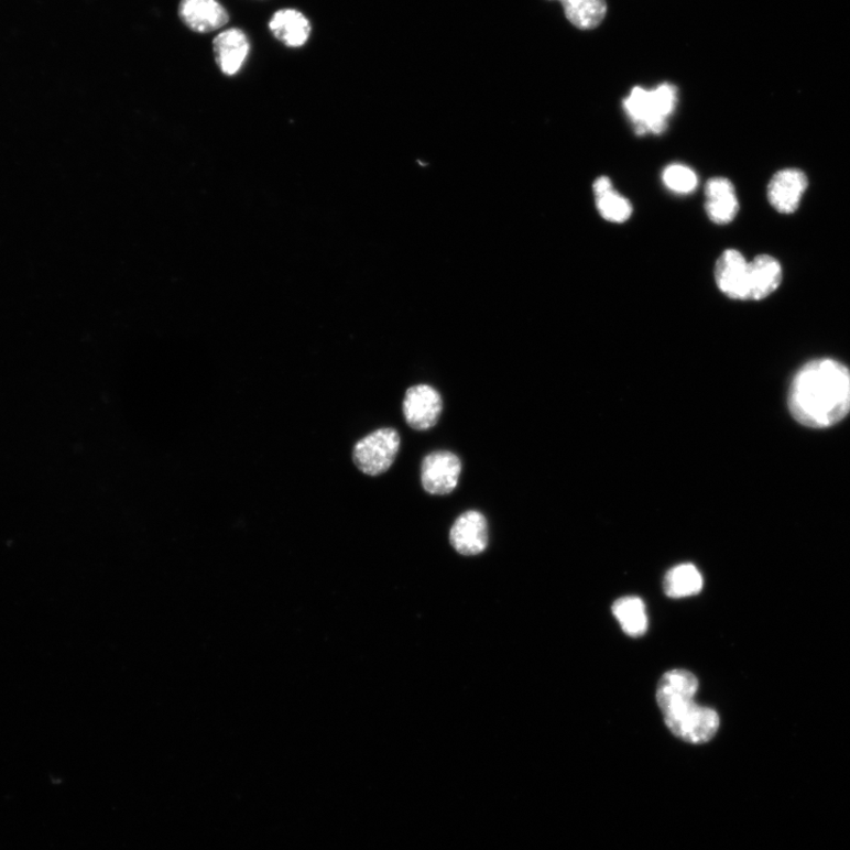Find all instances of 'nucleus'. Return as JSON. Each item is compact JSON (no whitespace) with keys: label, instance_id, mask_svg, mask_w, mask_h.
Wrapping results in <instances>:
<instances>
[{"label":"nucleus","instance_id":"nucleus-2","mask_svg":"<svg viewBox=\"0 0 850 850\" xmlns=\"http://www.w3.org/2000/svg\"><path fill=\"white\" fill-rule=\"evenodd\" d=\"M678 105V89L663 84L656 89L634 87L623 102L636 135L663 134Z\"/></svg>","mask_w":850,"mask_h":850},{"label":"nucleus","instance_id":"nucleus-15","mask_svg":"<svg viewBox=\"0 0 850 850\" xmlns=\"http://www.w3.org/2000/svg\"><path fill=\"white\" fill-rule=\"evenodd\" d=\"M272 35L288 47L304 46L310 36V24L298 10L276 11L269 23Z\"/></svg>","mask_w":850,"mask_h":850},{"label":"nucleus","instance_id":"nucleus-11","mask_svg":"<svg viewBox=\"0 0 850 850\" xmlns=\"http://www.w3.org/2000/svg\"><path fill=\"white\" fill-rule=\"evenodd\" d=\"M698 686L696 676L685 669L666 673L657 688V701L664 716L694 701Z\"/></svg>","mask_w":850,"mask_h":850},{"label":"nucleus","instance_id":"nucleus-8","mask_svg":"<svg viewBox=\"0 0 850 850\" xmlns=\"http://www.w3.org/2000/svg\"><path fill=\"white\" fill-rule=\"evenodd\" d=\"M749 261L738 250H727L717 260L716 284L733 301H748Z\"/></svg>","mask_w":850,"mask_h":850},{"label":"nucleus","instance_id":"nucleus-12","mask_svg":"<svg viewBox=\"0 0 850 850\" xmlns=\"http://www.w3.org/2000/svg\"><path fill=\"white\" fill-rule=\"evenodd\" d=\"M250 41L240 29L232 28L221 32L212 41V52L219 69L227 76L237 75L250 54Z\"/></svg>","mask_w":850,"mask_h":850},{"label":"nucleus","instance_id":"nucleus-18","mask_svg":"<svg viewBox=\"0 0 850 850\" xmlns=\"http://www.w3.org/2000/svg\"><path fill=\"white\" fill-rule=\"evenodd\" d=\"M702 578L696 566L683 564L669 569L664 579V591L669 598L696 596L701 591Z\"/></svg>","mask_w":850,"mask_h":850},{"label":"nucleus","instance_id":"nucleus-4","mask_svg":"<svg viewBox=\"0 0 850 850\" xmlns=\"http://www.w3.org/2000/svg\"><path fill=\"white\" fill-rule=\"evenodd\" d=\"M665 724L678 739L691 744H705L719 729L718 713L696 705L695 700L664 716Z\"/></svg>","mask_w":850,"mask_h":850},{"label":"nucleus","instance_id":"nucleus-20","mask_svg":"<svg viewBox=\"0 0 850 850\" xmlns=\"http://www.w3.org/2000/svg\"><path fill=\"white\" fill-rule=\"evenodd\" d=\"M663 184L668 189L679 195H689L698 187V176L688 166L682 163L668 165L662 175Z\"/></svg>","mask_w":850,"mask_h":850},{"label":"nucleus","instance_id":"nucleus-19","mask_svg":"<svg viewBox=\"0 0 850 850\" xmlns=\"http://www.w3.org/2000/svg\"><path fill=\"white\" fill-rule=\"evenodd\" d=\"M612 610L626 634L636 638L647 631V615L641 598H620L613 603Z\"/></svg>","mask_w":850,"mask_h":850},{"label":"nucleus","instance_id":"nucleus-13","mask_svg":"<svg viewBox=\"0 0 850 850\" xmlns=\"http://www.w3.org/2000/svg\"><path fill=\"white\" fill-rule=\"evenodd\" d=\"M740 204L729 178L712 177L706 186V210L716 225H728L739 215Z\"/></svg>","mask_w":850,"mask_h":850},{"label":"nucleus","instance_id":"nucleus-14","mask_svg":"<svg viewBox=\"0 0 850 850\" xmlns=\"http://www.w3.org/2000/svg\"><path fill=\"white\" fill-rule=\"evenodd\" d=\"M782 268L772 257L762 254L749 261L748 301H762L770 297L782 282Z\"/></svg>","mask_w":850,"mask_h":850},{"label":"nucleus","instance_id":"nucleus-17","mask_svg":"<svg viewBox=\"0 0 850 850\" xmlns=\"http://www.w3.org/2000/svg\"><path fill=\"white\" fill-rule=\"evenodd\" d=\"M567 21L579 30H593L607 18V0H559Z\"/></svg>","mask_w":850,"mask_h":850},{"label":"nucleus","instance_id":"nucleus-3","mask_svg":"<svg viewBox=\"0 0 850 850\" xmlns=\"http://www.w3.org/2000/svg\"><path fill=\"white\" fill-rule=\"evenodd\" d=\"M400 446L401 438L397 431L382 428L358 440L352 459L356 467L366 476L379 477L394 465Z\"/></svg>","mask_w":850,"mask_h":850},{"label":"nucleus","instance_id":"nucleus-10","mask_svg":"<svg viewBox=\"0 0 850 850\" xmlns=\"http://www.w3.org/2000/svg\"><path fill=\"white\" fill-rule=\"evenodd\" d=\"M178 18L192 31L208 34L230 22V15L218 0H182Z\"/></svg>","mask_w":850,"mask_h":850},{"label":"nucleus","instance_id":"nucleus-9","mask_svg":"<svg viewBox=\"0 0 850 850\" xmlns=\"http://www.w3.org/2000/svg\"><path fill=\"white\" fill-rule=\"evenodd\" d=\"M488 541V523L484 515L478 511H468L457 517L450 531L453 547L466 557L482 553Z\"/></svg>","mask_w":850,"mask_h":850},{"label":"nucleus","instance_id":"nucleus-16","mask_svg":"<svg viewBox=\"0 0 850 850\" xmlns=\"http://www.w3.org/2000/svg\"><path fill=\"white\" fill-rule=\"evenodd\" d=\"M593 192L596 205L602 219L613 224H623L631 218L632 204L613 188L610 177H598L593 184Z\"/></svg>","mask_w":850,"mask_h":850},{"label":"nucleus","instance_id":"nucleus-7","mask_svg":"<svg viewBox=\"0 0 850 850\" xmlns=\"http://www.w3.org/2000/svg\"><path fill=\"white\" fill-rule=\"evenodd\" d=\"M808 188V178L799 170H782L767 185V200L782 215H792L804 198Z\"/></svg>","mask_w":850,"mask_h":850},{"label":"nucleus","instance_id":"nucleus-5","mask_svg":"<svg viewBox=\"0 0 850 850\" xmlns=\"http://www.w3.org/2000/svg\"><path fill=\"white\" fill-rule=\"evenodd\" d=\"M462 472L460 457L447 450H438L424 457L421 469L422 486L428 494L448 495L454 492Z\"/></svg>","mask_w":850,"mask_h":850},{"label":"nucleus","instance_id":"nucleus-1","mask_svg":"<svg viewBox=\"0 0 850 850\" xmlns=\"http://www.w3.org/2000/svg\"><path fill=\"white\" fill-rule=\"evenodd\" d=\"M793 417L813 429H825L850 413V371L833 359H816L800 368L789 390Z\"/></svg>","mask_w":850,"mask_h":850},{"label":"nucleus","instance_id":"nucleus-6","mask_svg":"<svg viewBox=\"0 0 850 850\" xmlns=\"http://www.w3.org/2000/svg\"><path fill=\"white\" fill-rule=\"evenodd\" d=\"M444 412V401L439 392L425 384L407 389L403 401L405 421L417 432L435 427Z\"/></svg>","mask_w":850,"mask_h":850}]
</instances>
